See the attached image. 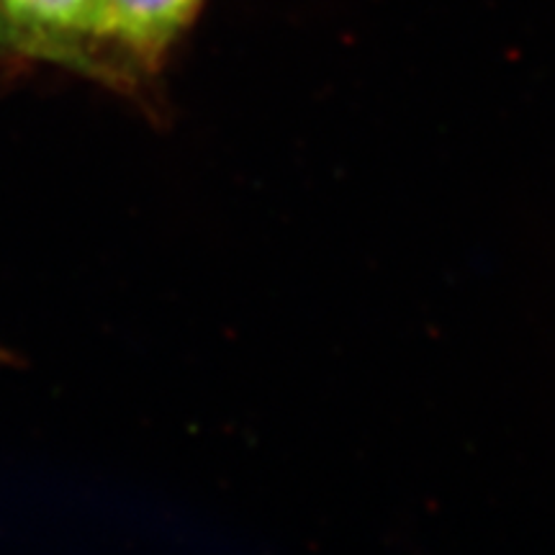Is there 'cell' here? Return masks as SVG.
<instances>
[{
  "label": "cell",
  "instance_id": "1",
  "mask_svg": "<svg viewBox=\"0 0 555 555\" xmlns=\"http://www.w3.org/2000/svg\"><path fill=\"white\" fill-rule=\"evenodd\" d=\"M206 0H101L103 82L127 93L155 86Z\"/></svg>",
  "mask_w": 555,
  "mask_h": 555
},
{
  "label": "cell",
  "instance_id": "2",
  "mask_svg": "<svg viewBox=\"0 0 555 555\" xmlns=\"http://www.w3.org/2000/svg\"><path fill=\"white\" fill-rule=\"evenodd\" d=\"M39 60L57 62L103 80L101 0H5Z\"/></svg>",
  "mask_w": 555,
  "mask_h": 555
},
{
  "label": "cell",
  "instance_id": "3",
  "mask_svg": "<svg viewBox=\"0 0 555 555\" xmlns=\"http://www.w3.org/2000/svg\"><path fill=\"white\" fill-rule=\"evenodd\" d=\"M0 52H16L26 54V57H37V54H34L31 39L26 37L24 29L13 21L3 3H0Z\"/></svg>",
  "mask_w": 555,
  "mask_h": 555
},
{
  "label": "cell",
  "instance_id": "4",
  "mask_svg": "<svg viewBox=\"0 0 555 555\" xmlns=\"http://www.w3.org/2000/svg\"><path fill=\"white\" fill-rule=\"evenodd\" d=\"M0 3H3V5H5V0H0Z\"/></svg>",
  "mask_w": 555,
  "mask_h": 555
}]
</instances>
